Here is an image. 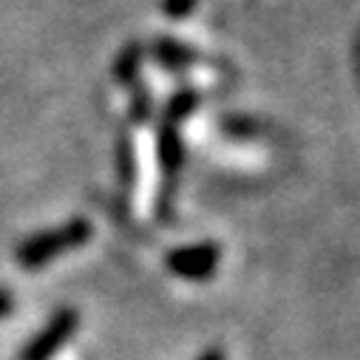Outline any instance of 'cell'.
<instances>
[{
    "mask_svg": "<svg viewBox=\"0 0 360 360\" xmlns=\"http://www.w3.org/2000/svg\"><path fill=\"white\" fill-rule=\"evenodd\" d=\"M77 323H79V318H77L74 309H63V312H57V315L51 318V323H49V326L29 343L23 360H49V357H51V354H54V352L74 335Z\"/></svg>",
    "mask_w": 360,
    "mask_h": 360,
    "instance_id": "cell-3",
    "label": "cell"
},
{
    "mask_svg": "<svg viewBox=\"0 0 360 360\" xmlns=\"http://www.w3.org/2000/svg\"><path fill=\"white\" fill-rule=\"evenodd\" d=\"M120 173H122V182L134 179V148L128 139H120Z\"/></svg>",
    "mask_w": 360,
    "mask_h": 360,
    "instance_id": "cell-6",
    "label": "cell"
},
{
    "mask_svg": "<svg viewBox=\"0 0 360 360\" xmlns=\"http://www.w3.org/2000/svg\"><path fill=\"white\" fill-rule=\"evenodd\" d=\"M153 54L159 63L170 65V68H185L193 60V51L185 49L182 43H173V40H156L153 43Z\"/></svg>",
    "mask_w": 360,
    "mask_h": 360,
    "instance_id": "cell-4",
    "label": "cell"
},
{
    "mask_svg": "<svg viewBox=\"0 0 360 360\" xmlns=\"http://www.w3.org/2000/svg\"><path fill=\"white\" fill-rule=\"evenodd\" d=\"M88 238H91V224L82 221V219H77V221H68L65 227H57V230H51V233H43V236H34V238L23 241V244L18 247V255H15V258H18L23 266L34 269V266L49 264V261L57 258L60 252H68V250L85 244Z\"/></svg>",
    "mask_w": 360,
    "mask_h": 360,
    "instance_id": "cell-1",
    "label": "cell"
},
{
    "mask_svg": "<svg viewBox=\"0 0 360 360\" xmlns=\"http://www.w3.org/2000/svg\"><path fill=\"white\" fill-rule=\"evenodd\" d=\"M136 65H139V46H131V49H125V54H122L120 63H117V77H120L122 82H128V79L134 77Z\"/></svg>",
    "mask_w": 360,
    "mask_h": 360,
    "instance_id": "cell-5",
    "label": "cell"
},
{
    "mask_svg": "<svg viewBox=\"0 0 360 360\" xmlns=\"http://www.w3.org/2000/svg\"><path fill=\"white\" fill-rule=\"evenodd\" d=\"M9 309H12V298L6 292H0V315H6Z\"/></svg>",
    "mask_w": 360,
    "mask_h": 360,
    "instance_id": "cell-8",
    "label": "cell"
},
{
    "mask_svg": "<svg viewBox=\"0 0 360 360\" xmlns=\"http://www.w3.org/2000/svg\"><path fill=\"white\" fill-rule=\"evenodd\" d=\"M219 247L216 244H193V247H179L167 252V269L191 281H205L216 273L219 266Z\"/></svg>",
    "mask_w": 360,
    "mask_h": 360,
    "instance_id": "cell-2",
    "label": "cell"
},
{
    "mask_svg": "<svg viewBox=\"0 0 360 360\" xmlns=\"http://www.w3.org/2000/svg\"><path fill=\"white\" fill-rule=\"evenodd\" d=\"M191 6H193V0H167V4H165V12H167L170 18H182V15L191 12Z\"/></svg>",
    "mask_w": 360,
    "mask_h": 360,
    "instance_id": "cell-7",
    "label": "cell"
},
{
    "mask_svg": "<svg viewBox=\"0 0 360 360\" xmlns=\"http://www.w3.org/2000/svg\"><path fill=\"white\" fill-rule=\"evenodd\" d=\"M199 360H224V352H219V349H213V352H207V354H202Z\"/></svg>",
    "mask_w": 360,
    "mask_h": 360,
    "instance_id": "cell-9",
    "label": "cell"
}]
</instances>
